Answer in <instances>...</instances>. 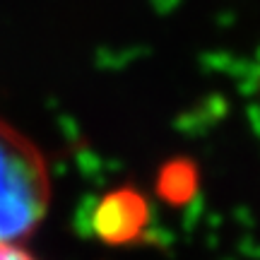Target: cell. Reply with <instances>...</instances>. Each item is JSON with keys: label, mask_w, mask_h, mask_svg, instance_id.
I'll return each mask as SVG.
<instances>
[{"label": "cell", "mask_w": 260, "mask_h": 260, "mask_svg": "<svg viewBox=\"0 0 260 260\" xmlns=\"http://www.w3.org/2000/svg\"><path fill=\"white\" fill-rule=\"evenodd\" d=\"M51 169L17 125L0 118V243H24L51 207Z\"/></svg>", "instance_id": "6da1fadb"}, {"label": "cell", "mask_w": 260, "mask_h": 260, "mask_svg": "<svg viewBox=\"0 0 260 260\" xmlns=\"http://www.w3.org/2000/svg\"><path fill=\"white\" fill-rule=\"evenodd\" d=\"M0 260H39L24 243H0Z\"/></svg>", "instance_id": "7a4b0ae2"}]
</instances>
